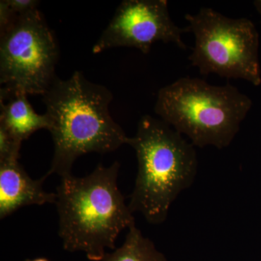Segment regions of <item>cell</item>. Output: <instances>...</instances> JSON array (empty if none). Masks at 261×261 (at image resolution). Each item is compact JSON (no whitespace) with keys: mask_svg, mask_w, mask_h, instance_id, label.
<instances>
[{"mask_svg":"<svg viewBox=\"0 0 261 261\" xmlns=\"http://www.w3.org/2000/svg\"><path fill=\"white\" fill-rule=\"evenodd\" d=\"M42 97L54 143L47 177L53 173L69 176L80 156L108 153L128 142V137L110 113L112 92L82 72L75 71L67 80L57 76Z\"/></svg>","mask_w":261,"mask_h":261,"instance_id":"6da1fadb","label":"cell"},{"mask_svg":"<svg viewBox=\"0 0 261 261\" xmlns=\"http://www.w3.org/2000/svg\"><path fill=\"white\" fill-rule=\"evenodd\" d=\"M120 163L99 164L84 177H62L57 187L59 233L66 251L83 252L101 261L106 248H116L118 235L135 225V216L117 184Z\"/></svg>","mask_w":261,"mask_h":261,"instance_id":"7a4b0ae2","label":"cell"},{"mask_svg":"<svg viewBox=\"0 0 261 261\" xmlns=\"http://www.w3.org/2000/svg\"><path fill=\"white\" fill-rule=\"evenodd\" d=\"M127 145L135 149L138 161L128 207L149 224H163L173 202L195 181L198 168L195 147L166 122L149 115L140 118Z\"/></svg>","mask_w":261,"mask_h":261,"instance_id":"3957f363","label":"cell"},{"mask_svg":"<svg viewBox=\"0 0 261 261\" xmlns=\"http://www.w3.org/2000/svg\"><path fill=\"white\" fill-rule=\"evenodd\" d=\"M251 99L227 84L183 77L159 91L154 111L195 147L226 148L251 109Z\"/></svg>","mask_w":261,"mask_h":261,"instance_id":"277c9868","label":"cell"},{"mask_svg":"<svg viewBox=\"0 0 261 261\" xmlns=\"http://www.w3.org/2000/svg\"><path fill=\"white\" fill-rule=\"evenodd\" d=\"M187 32L195 36L189 60L201 75L244 80L261 84L259 34L247 18H231L209 8L186 14Z\"/></svg>","mask_w":261,"mask_h":261,"instance_id":"5b68a950","label":"cell"},{"mask_svg":"<svg viewBox=\"0 0 261 261\" xmlns=\"http://www.w3.org/2000/svg\"><path fill=\"white\" fill-rule=\"evenodd\" d=\"M59 47L39 9L19 15L0 34V84L9 90L44 95L57 78Z\"/></svg>","mask_w":261,"mask_h":261,"instance_id":"8992f818","label":"cell"},{"mask_svg":"<svg viewBox=\"0 0 261 261\" xmlns=\"http://www.w3.org/2000/svg\"><path fill=\"white\" fill-rule=\"evenodd\" d=\"M187 32L175 24L167 0H124L92 48L94 54L113 47H135L148 54L158 42L172 43L186 50L181 35Z\"/></svg>","mask_w":261,"mask_h":261,"instance_id":"52a82bcc","label":"cell"},{"mask_svg":"<svg viewBox=\"0 0 261 261\" xmlns=\"http://www.w3.org/2000/svg\"><path fill=\"white\" fill-rule=\"evenodd\" d=\"M47 178L32 179L18 161L0 163V219L25 206L55 203L56 193L43 188Z\"/></svg>","mask_w":261,"mask_h":261,"instance_id":"ba28073f","label":"cell"},{"mask_svg":"<svg viewBox=\"0 0 261 261\" xmlns=\"http://www.w3.org/2000/svg\"><path fill=\"white\" fill-rule=\"evenodd\" d=\"M0 111V125L22 142L37 130L49 129L47 115L36 113L29 102L28 95L23 92L2 87Z\"/></svg>","mask_w":261,"mask_h":261,"instance_id":"9c48e42d","label":"cell"},{"mask_svg":"<svg viewBox=\"0 0 261 261\" xmlns=\"http://www.w3.org/2000/svg\"><path fill=\"white\" fill-rule=\"evenodd\" d=\"M101 261H168L152 240L143 236L136 226L128 228L124 243Z\"/></svg>","mask_w":261,"mask_h":261,"instance_id":"30bf717a","label":"cell"},{"mask_svg":"<svg viewBox=\"0 0 261 261\" xmlns=\"http://www.w3.org/2000/svg\"><path fill=\"white\" fill-rule=\"evenodd\" d=\"M22 142L4 126L0 125V163L18 161Z\"/></svg>","mask_w":261,"mask_h":261,"instance_id":"8fae6325","label":"cell"},{"mask_svg":"<svg viewBox=\"0 0 261 261\" xmlns=\"http://www.w3.org/2000/svg\"><path fill=\"white\" fill-rule=\"evenodd\" d=\"M19 15L13 11L8 5L7 0L0 1V34H3L9 29Z\"/></svg>","mask_w":261,"mask_h":261,"instance_id":"7c38bea8","label":"cell"},{"mask_svg":"<svg viewBox=\"0 0 261 261\" xmlns=\"http://www.w3.org/2000/svg\"><path fill=\"white\" fill-rule=\"evenodd\" d=\"M11 9L18 15L38 9L40 2L37 0H7Z\"/></svg>","mask_w":261,"mask_h":261,"instance_id":"4fadbf2b","label":"cell"},{"mask_svg":"<svg viewBox=\"0 0 261 261\" xmlns=\"http://www.w3.org/2000/svg\"><path fill=\"white\" fill-rule=\"evenodd\" d=\"M253 5L255 6V9L258 12L259 14L261 15V0L254 1Z\"/></svg>","mask_w":261,"mask_h":261,"instance_id":"5bb4252c","label":"cell"},{"mask_svg":"<svg viewBox=\"0 0 261 261\" xmlns=\"http://www.w3.org/2000/svg\"><path fill=\"white\" fill-rule=\"evenodd\" d=\"M25 261H49L48 259L45 258V257H37V258L34 259H28V260H25Z\"/></svg>","mask_w":261,"mask_h":261,"instance_id":"9a60e30c","label":"cell"}]
</instances>
